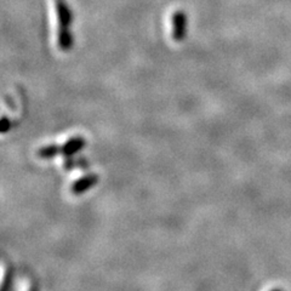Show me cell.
<instances>
[{
    "instance_id": "6da1fadb",
    "label": "cell",
    "mask_w": 291,
    "mask_h": 291,
    "mask_svg": "<svg viewBox=\"0 0 291 291\" xmlns=\"http://www.w3.org/2000/svg\"><path fill=\"white\" fill-rule=\"evenodd\" d=\"M57 21H59V33H57V44L63 51H68L73 45V38L70 34L69 26L72 23V15L64 0H53Z\"/></svg>"
},
{
    "instance_id": "7a4b0ae2",
    "label": "cell",
    "mask_w": 291,
    "mask_h": 291,
    "mask_svg": "<svg viewBox=\"0 0 291 291\" xmlns=\"http://www.w3.org/2000/svg\"><path fill=\"white\" fill-rule=\"evenodd\" d=\"M171 27L172 39L177 43L182 42L187 34V16L184 11H176L172 13Z\"/></svg>"
}]
</instances>
